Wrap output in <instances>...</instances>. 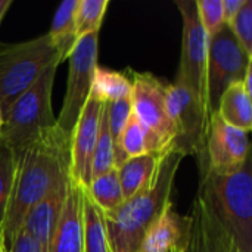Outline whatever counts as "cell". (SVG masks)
Here are the masks:
<instances>
[{
	"label": "cell",
	"instance_id": "4fadbf2b",
	"mask_svg": "<svg viewBox=\"0 0 252 252\" xmlns=\"http://www.w3.org/2000/svg\"><path fill=\"white\" fill-rule=\"evenodd\" d=\"M192 226V216H180L170 202L145 233L139 252H188Z\"/></svg>",
	"mask_w": 252,
	"mask_h": 252
},
{
	"label": "cell",
	"instance_id": "277c9868",
	"mask_svg": "<svg viewBox=\"0 0 252 252\" xmlns=\"http://www.w3.org/2000/svg\"><path fill=\"white\" fill-rule=\"evenodd\" d=\"M59 63L49 66L41 77L25 90L1 114L0 137L13 151L16 159L56 124L52 111V89Z\"/></svg>",
	"mask_w": 252,
	"mask_h": 252
},
{
	"label": "cell",
	"instance_id": "8992f818",
	"mask_svg": "<svg viewBox=\"0 0 252 252\" xmlns=\"http://www.w3.org/2000/svg\"><path fill=\"white\" fill-rule=\"evenodd\" d=\"M250 65L252 58L235 38L227 24L208 38L205 72V108L208 117L217 112L223 93L233 83L244 80Z\"/></svg>",
	"mask_w": 252,
	"mask_h": 252
},
{
	"label": "cell",
	"instance_id": "d6986e66",
	"mask_svg": "<svg viewBox=\"0 0 252 252\" xmlns=\"http://www.w3.org/2000/svg\"><path fill=\"white\" fill-rule=\"evenodd\" d=\"M83 250L84 252H111L105 216L100 208L83 192Z\"/></svg>",
	"mask_w": 252,
	"mask_h": 252
},
{
	"label": "cell",
	"instance_id": "ac0fdd59",
	"mask_svg": "<svg viewBox=\"0 0 252 252\" xmlns=\"http://www.w3.org/2000/svg\"><path fill=\"white\" fill-rule=\"evenodd\" d=\"M78 0H66L59 4L55 12L50 31L47 32L53 46L56 47L61 62L68 59L75 43L77 37V25H75V10Z\"/></svg>",
	"mask_w": 252,
	"mask_h": 252
},
{
	"label": "cell",
	"instance_id": "7402d4cb",
	"mask_svg": "<svg viewBox=\"0 0 252 252\" xmlns=\"http://www.w3.org/2000/svg\"><path fill=\"white\" fill-rule=\"evenodd\" d=\"M115 168L114 164V142L109 131V123H108V105H103L102 117H100V126H99V134L96 140V148L93 154L92 161V179L97 177L109 170Z\"/></svg>",
	"mask_w": 252,
	"mask_h": 252
},
{
	"label": "cell",
	"instance_id": "6da1fadb",
	"mask_svg": "<svg viewBox=\"0 0 252 252\" xmlns=\"http://www.w3.org/2000/svg\"><path fill=\"white\" fill-rule=\"evenodd\" d=\"M71 139L52 127L16 159V171L1 233L9 248L30 210L69 179Z\"/></svg>",
	"mask_w": 252,
	"mask_h": 252
},
{
	"label": "cell",
	"instance_id": "9a60e30c",
	"mask_svg": "<svg viewBox=\"0 0 252 252\" xmlns=\"http://www.w3.org/2000/svg\"><path fill=\"white\" fill-rule=\"evenodd\" d=\"M68 180L61 183L46 198H43L38 204H35L22 221L21 229L27 230L37 241L43 252H47L52 233L59 220L66 198Z\"/></svg>",
	"mask_w": 252,
	"mask_h": 252
},
{
	"label": "cell",
	"instance_id": "4316f807",
	"mask_svg": "<svg viewBox=\"0 0 252 252\" xmlns=\"http://www.w3.org/2000/svg\"><path fill=\"white\" fill-rule=\"evenodd\" d=\"M9 252H43V250L27 230L19 229L9 247Z\"/></svg>",
	"mask_w": 252,
	"mask_h": 252
},
{
	"label": "cell",
	"instance_id": "484cf974",
	"mask_svg": "<svg viewBox=\"0 0 252 252\" xmlns=\"http://www.w3.org/2000/svg\"><path fill=\"white\" fill-rule=\"evenodd\" d=\"M196 7L201 24L210 38L226 24L223 3L221 0H196Z\"/></svg>",
	"mask_w": 252,
	"mask_h": 252
},
{
	"label": "cell",
	"instance_id": "ffe728a7",
	"mask_svg": "<svg viewBox=\"0 0 252 252\" xmlns=\"http://www.w3.org/2000/svg\"><path fill=\"white\" fill-rule=\"evenodd\" d=\"M131 89L133 84L130 77H127L123 72L111 71L97 65L94 71L90 94L105 103H109V102L130 97Z\"/></svg>",
	"mask_w": 252,
	"mask_h": 252
},
{
	"label": "cell",
	"instance_id": "7a4b0ae2",
	"mask_svg": "<svg viewBox=\"0 0 252 252\" xmlns=\"http://www.w3.org/2000/svg\"><path fill=\"white\" fill-rule=\"evenodd\" d=\"M195 207L229 235L238 252H252L251 159L230 173L201 170Z\"/></svg>",
	"mask_w": 252,
	"mask_h": 252
},
{
	"label": "cell",
	"instance_id": "cb8c5ba5",
	"mask_svg": "<svg viewBox=\"0 0 252 252\" xmlns=\"http://www.w3.org/2000/svg\"><path fill=\"white\" fill-rule=\"evenodd\" d=\"M16 171V157L9 145L0 137V229L9 205L13 179Z\"/></svg>",
	"mask_w": 252,
	"mask_h": 252
},
{
	"label": "cell",
	"instance_id": "f1b7e54d",
	"mask_svg": "<svg viewBox=\"0 0 252 252\" xmlns=\"http://www.w3.org/2000/svg\"><path fill=\"white\" fill-rule=\"evenodd\" d=\"M10 4H12V0H0V22H1L3 16L6 15L7 9L10 7Z\"/></svg>",
	"mask_w": 252,
	"mask_h": 252
},
{
	"label": "cell",
	"instance_id": "603a6c76",
	"mask_svg": "<svg viewBox=\"0 0 252 252\" xmlns=\"http://www.w3.org/2000/svg\"><path fill=\"white\" fill-rule=\"evenodd\" d=\"M108 6V0H78L75 10V25L78 38L100 30Z\"/></svg>",
	"mask_w": 252,
	"mask_h": 252
},
{
	"label": "cell",
	"instance_id": "5b68a950",
	"mask_svg": "<svg viewBox=\"0 0 252 252\" xmlns=\"http://www.w3.org/2000/svg\"><path fill=\"white\" fill-rule=\"evenodd\" d=\"M61 63L49 34L0 47V111L1 114L28 90L52 65Z\"/></svg>",
	"mask_w": 252,
	"mask_h": 252
},
{
	"label": "cell",
	"instance_id": "f546056e",
	"mask_svg": "<svg viewBox=\"0 0 252 252\" xmlns=\"http://www.w3.org/2000/svg\"><path fill=\"white\" fill-rule=\"evenodd\" d=\"M0 252H9V248L6 247V242H4V238L1 233V229H0Z\"/></svg>",
	"mask_w": 252,
	"mask_h": 252
},
{
	"label": "cell",
	"instance_id": "7c38bea8",
	"mask_svg": "<svg viewBox=\"0 0 252 252\" xmlns=\"http://www.w3.org/2000/svg\"><path fill=\"white\" fill-rule=\"evenodd\" d=\"M103 105L105 102L90 94L84 108L81 109L71 136L69 177L84 189H87L92 180V161L99 134Z\"/></svg>",
	"mask_w": 252,
	"mask_h": 252
},
{
	"label": "cell",
	"instance_id": "ba28073f",
	"mask_svg": "<svg viewBox=\"0 0 252 252\" xmlns=\"http://www.w3.org/2000/svg\"><path fill=\"white\" fill-rule=\"evenodd\" d=\"M97 50L99 31H94L80 37L71 55L68 56V86L61 114L56 118V127L62 130L69 139L72 136L81 109L84 108L90 96L94 71L97 68Z\"/></svg>",
	"mask_w": 252,
	"mask_h": 252
},
{
	"label": "cell",
	"instance_id": "52a82bcc",
	"mask_svg": "<svg viewBox=\"0 0 252 252\" xmlns=\"http://www.w3.org/2000/svg\"><path fill=\"white\" fill-rule=\"evenodd\" d=\"M131 108L136 118L148 133L151 152H164L176 139V128L167 112L165 87L161 80L149 72L130 71Z\"/></svg>",
	"mask_w": 252,
	"mask_h": 252
},
{
	"label": "cell",
	"instance_id": "30bf717a",
	"mask_svg": "<svg viewBox=\"0 0 252 252\" xmlns=\"http://www.w3.org/2000/svg\"><path fill=\"white\" fill-rule=\"evenodd\" d=\"M183 21L182 59L177 83L188 87L205 103V72L208 56V35L201 24L196 0H176Z\"/></svg>",
	"mask_w": 252,
	"mask_h": 252
},
{
	"label": "cell",
	"instance_id": "9c48e42d",
	"mask_svg": "<svg viewBox=\"0 0 252 252\" xmlns=\"http://www.w3.org/2000/svg\"><path fill=\"white\" fill-rule=\"evenodd\" d=\"M165 102L168 117L176 128V139L171 146L180 149L185 155H196L201 162L210 121L205 103L177 81L167 84Z\"/></svg>",
	"mask_w": 252,
	"mask_h": 252
},
{
	"label": "cell",
	"instance_id": "d4e9b609",
	"mask_svg": "<svg viewBox=\"0 0 252 252\" xmlns=\"http://www.w3.org/2000/svg\"><path fill=\"white\" fill-rule=\"evenodd\" d=\"M227 25L248 56L252 58V0L244 1L239 12Z\"/></svg>",
	"mask_w": 252,
	"mask_h": 252
},
{
	"label": "cell",
	"instance_id": "5bb4252c",
	"mask_svg": "<svg viewBox=\"0 0 252 252\" xmlns=\"http://www.w3.org/2000/svg\"><path fill=\"white\" fill-rule=\"evenodd\" d=\"M83 192L71 177L66 198L50 238L47 252H84L83 250Z\"/></svg>",
	"mask_w": 252,
	"mask_h": 252
},
{
	"label": "cell",
	"instance_id": "83f0119b",
	"mask_svg": "<svg viewBox=\"0 0 252 252\" xmlns=\"http://www.w3.org/2000/svg\"><path fill=\"white\" fill-rule=\"evenodd\" d=\"M245 0H221L223 3V13H224V21L226 24H229L233 16L239 12V9L242 7Z\"/></svg>",
	"mask_w": 252,
	"mask_h": 252
},
{
	"label": "cell",
	"instance_id": "1f68e13d",
	"mask_svg": "<svg viewBox=\"0 0 252 252\" xmlns=\"http://www.w3.org/2000/svg\"><path fill=\"white\" fill-rule=\"evenodd\" d=\"M136 252H139V251H136Z\"/></svg>",
	"mask_w": 252,
	"mask_h": 252
},
{
	"label": "cell",
	"instance_id": "4dcf8cb0",
	"mask_svg": "<svg viewBox=\"0 0 252 252\" xmlns=\"http://www.w3.org/2000/svg\"><path fill=\"white\" fill-rule=\"evenodd\" d=\"M1 127H3V115H1V111H0V133H1Z\"/></svg>",
	"mask_w": 252,
	"mask_h": 252
},
{
	"label": "cell",
	"instance_id": "3957f363",
	"mask_svg": "<svg viewBox=\"0 0 252 252\" xmlns=\"http://www.w3.org/2000/svg\"><path fill=\"white\" fill-rule=\"evenodd\" d=\"M185 157L180 149L168 148L159 162L152 186L124 201L115 211L103 214L111 252L139 251L145 233L171 202L174 179Z\"/></svg>",
	"mask_w": 252,
	"mask_h": 252
},
{
	"label": "cell",
	"instance_id": "44dd1931",
	"mask_svg": "<svg viewBox=\"0 0 252 252\" xmlns=\"http://www.w3.org/2000/svg\"><path fill=\"white\" fill-rule=\"evenodd\" d=\"M86 192L103 214L115 211L124 202L117 168H112L97 177H93Z\"/></svg>",
	"mask_w": 252,
	"mask_h": 252
},
{
	"label": "cell",
	"instance_id": "8fae6325",
	"mask_svg": "<svg viewBox=\"0 0 252 252\" xmlns=\"http://www.w3.org/2000/svg\"><path fill=\"white\" fill-rule=\"evenodd\" d=\"M248 158V133L229 126L217 112L210 115L205 152L199 168L214 173H230L241 168Z\"/></svg>",
	"mask_w": 252,
	"mask_h": 252
},
{
	"label": "cell",
	"instance_id": "2e32d148",
	"mask_svg": "<svg viewBox=\"0 0 252 252\" xmlns=\"http://www.w3.org/2000/svg\"><path fill=\"white\" fill-rule=\"evenodd\" d=\"M164 154L165 151L133 157L128 158L120 168H117L124 201H128L134 195L152 186Z\"/></svg>",
	"mask_w": 252,
	"mask_h": 252
},
{
	"label": "cell",
	"instance_id": "e0dca14e",
	"mask_svg": "<svg viewBox=\"0 0 252 252\" xmlns=\"http://www.w3.org/2000/svg\"><path fill=\"white\" fill-rule=\"evenodd\" d=\"M217 114L229 126L250 133L252 128V100L242 81L233 83L220 97Z\"/></svg>",
	"mask_w": 252,
	"mask_h": 252
}]
</instances>
